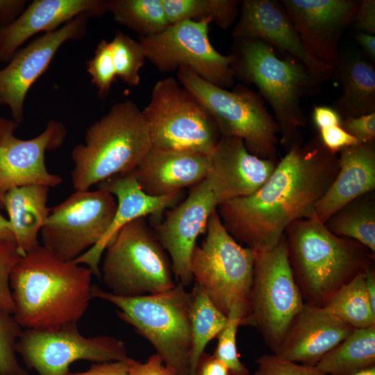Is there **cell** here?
Segmentation results:
<instances>
[{
    "label": "cell",
    "mask_w": 375,
    "mask_h": 375,
    "mask_svg": "<svg viewBox=\"0 0 375 375\" xmlns=\"http://www.w3.org/2000/svg\"><path fill=\"white\" fill-rule=\"evenodd\" d=\"M338 171L337 153L318 135L292 147L255 192L219 204L222 224L240 244L254 251L272 249L294 222L314 216L316 203Z\"/></svg>",
    "instance_id": "6da1fadb"
},
{
    "label": "cell",
    "mask_w": 375,
    "mask_h": 375,
    "mask_svg": "<svg viewBox=\"0 0 375 375\" xmlns=\"http://www.w3.org/2000/svg\"><path fill=\"white\" fill-rule=\"evenodd\" d=\"M92 275L89 267L62 260L39 244L10 273L13 316L26 329L77 325L92 299Z\"/></svg>",
    "instance_id": "7a4b0ae2"
},
{
    "label": "cell",
    "mask_w": 375,
    "mask_h": 375,
    "mask_svg": "<svg viewBox=\"0 0 375 375\" xmlns=\"http://www.w3.org/2000/svg\"><path fill=\"white\" fill-rule=\"evenodd\" d=\"M288 260L306 304L323 307L344 284L374 265L367 247L331 233L315 217L292 223L285 232Z\"/></svg>",
    "instance_id": "3957f363"
},
{
    "label": "cell",
    "mask_w": 375,
    "mask_h": 375,
    "mask_svg": "<svg viewBox=\"0 0 375 375\" xmlns=\"http://www.w3.org/2000/svg\"><path fill=\"white\" fill-rule=\"evenodd\" d=\"M231 55L235 78L256 85L273 110L281 146L288 151L301 145V99L319 94L322 83L300 60L259 40H234Z\"/></svg>",
    "instance_id": "277c9868"
},
{
    "label": "cell",
    "mask_w": 375,
    "mask_h": 375,
    "mask_svg": "<svg viewBox=\"0 0 375 375\" xmlns=\"http://www.w3.org/2000/svg\"><path fill=\"white\" fill-rule=\"evenodd\" d=\"M151 147L142 110L132 101L115 103L72 151L74 189L88 190L112 176L131 174Z\"/></svg>",
    "instance_id": "5b68a950"
},
{
    "label": "cell",
    "mask_w": 375,
    "mask_h": 375,
    "mask_svg": "<svg viewBox=\"0 0 375 375\" xmlns=\"http://www.w3.org/2000/svg\"><path fill=\"white\" fill-rule=\"evenodd\" d=\"M92 296L116 306L117 316L147 340L178 375L190 374L192 294L184 285L176 283L162 293L128 297L93 285Z\"/></svg>",
    "instance_id": "8992f818"
},
{
    "label": "cell",
    "mask_w": 375,
    "mask_h": 375,
    "mask_svg": "<svg viewBox=\"0 0 375 375\" xmlns=\"http://www.w3.org/2000/svg\"><path fill=\"white\" fill-rule=\"evenodd\" d=\"M104 251L101 277L115 295L159 294L176 284L167 253L144 217L122 226Z\"/></svg>",
    "instance_id": "52a82bcc"
},
{
    "label": "cell",
    "mask_w": 375,
    "mask_h": 375,
    "mask_svg": "<svg viewBox=\"0 0 375 375\" xmlns=\"http://www.w3.org/2000/svg\"><path fill=\"white\" fill-rule=\"evenodd\" d=\"M206 233L192 253V278L223 314L228 317L235 310L242 319L249 310L256 253L229 234L217 209L209 217Z\"/></svg>",
    "instance_id": "ba28073f"
},
{
    "label": "cell",
    "mask_w": 375,
    "mask_h": 375,
    "mask_svg": "<svg viewBox=\"0 0 375 375\" xmlns=\"http://www.w3.org/2000/svg\"><path fill=\"white\" fill-rule=\"evenodd\" d=\"M176 72L178 82L204 106L221 136L241 138L251 154L277 160L279 129L258 92L245 86L219 88L188 67Z\"/></svg>",
    "instance_id": "9c48e42d"
},
{
    "label": "cell",
    "mask_w": 375,
    "mask_h": 375,
    "mask_svg": "<svg viewBox=\"0 0 375 375\" xmlns=\"http://www.w3.org/2000/svg\"><path fill=\"white\" fill-rule=\"evenodd\" d=\"M142 112L156 148L208 155L221 137L204 106L174 77L155 83Z\"/></svg>",
    "instance_id": "30bf717a"
},
{
    "label": "cell",
    "mask_w": 375,
    "mask_h": 375,
    "mask_svg": "<svg viewBox=\"0 0 375 375\" xmlns=\"http://www.w3.org/2000/svg\"><path fill=\"white\" fill-rule=\"evenodd\" d=\"M255 253L249 310L240 326L256 328L274 353L305 303L289 262L285 234L272 249Z\"/></svg>",
    "instance_id": "8fae6325"
},
{
    "label": "cell",
    "mask_w": 375,
    "mask_h": 375,
    "mask_svg": "<svg viewBox=\"0 0 375 375\" xmlns=\"http://www.w3.org/2000/svg\"><path fill=\"white\" fill-rule=\"evenodd\" d=\"M210 19L188 20L170 24L163 31L139 37L146 58L160 72L188 67L206 81L222 88L233 85V56L223 55L212 45Z\"/></svg>",
    "instance_id": "7c38bea8"
},
{
    "label": "cell",
    "mask_w": 375,
    "mask_h": 375,
    "mask_svg": "<svg viewBox=\"0 0 375 375\" xmlns=\"http://www.w3.org/2000/svg\"><path fill=\"white\" fill-rule=\"evenodd\" d=\"M117 206L105 190H76L50 209L40 231L42 245L62 260H74L101 242Z\"/></svg>",
    "instance_id": "4fadbf2b"
},
{
    "label": "cell",
    "mask_w": 375,
    "mask_h": 375,
    "mask_svg": "<svg viewBox=\"0 0 375 375\" xmlns=\"http://www.w3.org/2000/svg\"><path fill=\"white\" fill-rule=\"evenodd\" d=\"M16 352L39 375H67L70 365L80 360L104 362L129 358L121 340L108 335L85 337L77 325L57 330L25 329L17 342Z\"/></svg>",
    "instance_id": "5bb4252c"
},
{
    "label": "cell",
    "mask_w": 375,
    "mask_h": 375,
    "mask_svg": "<svg viewBox=\"0 0 375 375\" xmlns=\"http://www.w3.org/2000/svg\"><path fill=\"white\" fill-rule=\"evenodd\" d=\"M19 125L12 119L0 117V209L4 195L12 188L31 185L54 188L62 181L59 175L48 172L44 156L64 143L65 125L49 120L42 133L28 140L15 135Z\"/></svg>",
    "instance_id": "9a60e30c"
},
{
    "label": "cell",
    "mask_w": 375,
    "mask_h": 375,
    "mask_svg": "<svg viewBox=\"0 0 375 375\" xmlns=\"http://www.w3.org/2000/svg\"><path fill=\"white\" fill-rule=\"evenodd\" d=\"M90 17L88 14H81L57 30L44 33L19 49L8 65L0 69V105L10 108L12 119L19 124L24 119V101L29 89L65 42L79 40L86 34Z\"/></svg>",
    "instance_id": "2e32d148"
},
{
    "label": "cell",
    "mask_w": 375,
    "mask_h": 375,
    "mask_svg": "<svg viewBox=\"0 0 375 375\" xmlns=\"http://www.w3.org/2000/svg\"><path fill=\"white\" fill-rule=\"evenodd\" d=\"M218 203L206 179L192 187L188 197L167 210L152 225L159 242L169 255L176 283L185 287L193 281L190 260L198 237L206 231L211 213Z\"/></svg>",
    "instance_id": "e0dca14e"
},
{
    "label": "cell",
    "mask_w": 375,
    "mask_h": 375,
    "mask_svg": "<svg viewBox=\"0 0 375 375\" xmlns=\"http://www.w3.org/2000/svg\"><path fill=\"white\" fill-rule=\"evenodd\" d=\"M310 56L334 69L339 42L353 24L359 0H281Z\"/></svg>",
    "instance_id": "ac0fdd59"
},
{
    "label": "cell",
    "mask_w": 375,
    "mask_h": 375,
    "mask_svg": "<svg viewBox=\"0 0 375 375\" xmlns=\"http://www.w3.org/2000/svg\"><path fill=\"white\" fill-rule=\"evenodd\" d=\"M240 15L232 36L234 40H259L303 63L323 83L334 69L320 63L306 51L300 36L281 1H240Z\"/></svg>",
    "instance_id": "d6986e66"
},
{
    "label": "cell",
    "mask_w": 375,
    "mask_h": 375,
    "mask_svg": "<svg viewBox=\"0 0 375 375\" xmlns=\"http://www.w3.org/2000/svg\"><path fill=\"white\" fill-rule=\"evenodd\" d=\"M210 169L206 179L218 206L258 190L276 168L278 160L251 154L241 138L221 136L208 154Z\"/></svg>",
    "instance_id": "ffe728a7"
},
{
    "label": "cell",
    "mask_w": 375,
    "mask_h": 375,
    "mask_svg": "<svg viewBox=\"0 0 375 375\" xmlns=\"http://www.w3.org/2000/svg\"><path fill=\"white\" fill-rule=\"evenodd\" d=\"M116 198L117 206L112 223L101 242L73 260L85 264L93 275L101 278L99 264L102 254L117 233L125 224L140 217L151 215L153 224L160 222L165 212L175 206L183 196L179 192L168 196L153 197L145 193L131 174L115 176L97 184Z\"/></svg>",
    "instance_id": "44dd1931"
},
{
    "label": "cell",
    "mask_w": 375,
    "mask_h": 375,
    "mask_svg": "<svg viewBox=\"0 0 375 375\" xmlns=\"http://www.w3.org/2000/svg\"><path fill=\"white\" fill-rule=\"evenodd\" d=\"M107 12V0H34L12 23L0 29V61L8 62L40 32L56 31L81 14L100 17Z\"/></svg>",
    "instance_id": "7402d4cb"
},
{
    "label": "cell",
    "mask_w": 375,
    "mask_h": 375,
    "mask_svg": "<svg viewBox=\"0 0 375 375\" xmlns=\"http://www.w3.org/2000/svg\"><path fill=\"white\" fill-rule=\"evenodd\" d=\"M353 329L322 308L305 303L274 353L288 360L315 366Z\"/></svg>",
    "instance_id": "603a6c76"
},
{
    "label": "cell",
    "mask_w": 375,
    "mask_h": 375,
    "mask_svg": "<svg viewBox=\"0 0 375 375\" xmlns=\"http://www.w3.org/2000/svg\"><path fill=\"white\" fill-rule=\"evenodd\" d=\"M209 169L208 155L151 147L132 174L145 193L164 197L201 182Z\"/></svg>",
    "instance_id": "cb8c5ba5"
},
{
    "label": "cell",
    "mask_w": 375,
    "mask_h": 375,
    "mask_svg": "<svg viewBox=\"0 0 375 375\" xmlns=\"http://www.w3.org/2000/svg\"><path fill=\"white\" fill-rule=\"evenodd\" d=\"M338 153V173L314 210L313 217L324 224L347 203L375 191V141L346 147Z\"/></svg>",
    "instance_id": "d4e9b609"
},
{
    "label": "cell",
    "mask_w": 375,
    "mask_h": 375,
    "mask_svg": "<svg viewBox=\"0 0 375 375\" xmlns=\"http://www.w3.org/2000/svg\"><path fill=\"white\" fill-rule=\"evenodd\" d=\"M49 191L46 185H26L10 190L3 198L1 208L8 214L22 256L40 244L38 234L50 212L47 206Z\"/></svg>",
    "instance_id": "484cf974"
},
{
    "label": "cell",
    "mask_w": 375,
    "mask_h": 375,
    "mask_svg": "<svg viewBox=\"0 0 375 375\" xmlns=\"http://www.w3.org/2000/svg\"><path fill=\"white\" fill-rule=\"evenodd\" d=\"M332 77L342 88L333 108L344 119L375 112V69L358 53H340Z\"/></svg>",
    "instance_id": "4316f807"
},
{
    "label": "cell",
    "mask_w": 375,
    "mask_h": 375,
    "mask_svg": "<svg viewBox=\"0 0 375 375\" xmlns=\"http://www.w3.org/2000/svg\"><path fill=\"white\" fill-rule=\"evenodd\" d=\"M375 365V325L354 328L315 365L326 375H349Z\"/></svg>",
    "instance_id": "83f0119b"
},
{
    "label": "cell",
    "mask_w": 375,
    "mask_h": 375,
    "mask_svg": "<svg viewBox=\"0 0 375 375\" xmlns=\"http://www.w3.org/2000/svg\"><path fill=\"white\" fill-rule=\"evenodd\" d=\"M324 225L333 234L356 240L375 253V191L347 203Z\"/></svg>",
    "instance_id": "f1b7e54d"
},
{
    "label": "cell",
    "mask_w": 375,
    "mask_h": 375,
    "mask_svg": "<svg viewBox=\"0 0 375 375\" xmlns=\"http://www.w3.org/2000/svg\"><path fill=\"white\" fill-rule=\"evenodd\" d=\"M190 292L192 347L189 375H195L200 356L208 343L217 338L224 328L228 322V317L214 305L203 289L197 283H194Z\"/></svg>",
    "instance_id": "f546056e"
},
{
    "label": "cell",
    "mask_w": 375,
    "mask_h": 375,
    "mask_svg": "<svg viewBox=\"0 0 375 375\" xmlns=\"http://www.w3.org/2000/svg\"><path fill=\"white\" fill-rule=\"evenodd\" d=\"M365 276L360 274L342 285L321 308L353 328L375 325V311L365 289Z\"/></svg>",
    "instance_id": "4dcf8cb0"
},
{
    "label": "cell",
    "mask_w": 375,
    "mask_h": 375,
    "mask_svg": "<svg viewBox=\"0 0 375 375\" xmlns=\"http://www.w3.org/2000/svg\"><path fill=\"white\" fill-rule=\"evenodd\" d=\"M107 11L140 37L159 33L170 25L161 0H107Z\"/></svg>",
    "instance_id": "1f68e13d"
},
{
    "label": "cell",
    "mask_w": 375,
    "mask_h": 375,
    "mask_svg": "<svg viewBox=\"0 0 375 375\" xmlns=\"http://www.w3.org/2000/svg\"><path fill=\"white\" fill-rule=\"evenodd\" d=\"M169 24L179 22L210 19L226 30L235 21L240 10L238 0H161Z\"/></svg>",
    "instance_id": "d6a6232c"
},
{
    "label": "cell",
    "mask_w": 375,
    "mask_h": 375,
    "mask_svg": "<svg viewBox=\"0 0 375 375\" xmlns=\"http://www.w3.org/2000/svg\"><path fill=\"white\" fill-rule=\"evenodd\" d=\"M110 45L117 76L129 86L138 85L140 71L147 59L140 42L118 30Z\"/></svg>",
    "instance_id": "836d02e7"
},
{
    "label": "cell",
    "mask_w": 375,
    "mask_h": 375,
    "mask_svg": "<svg viewBox=\"0 0 375 375\" xmlns=\"http://www.w3.org/2000/svg\"><path fill=\"white\" fill-rule=\"evenodd\" d=\"M23 330L12 314L0 308V374L28 375L17 358L16 344Z\"/></svg>",
    "instance_id": "e575fe53"
},
{
    "label": "cell",
    "mask_w": 375,
    "mask_h": 375,
    "mask_svg": "<svg viewBox=\"0 0 375 375\" xmlns=\"http://www.w3.org/2000/svg\"><path fill=\"white\" fill-rule=\"evenodd\" d=\"M242 315L232 310L228 315V322L217 336V345L213 356L224 364L230 375H249V371L242 363L237 351L236 334Z\"/></svg>",
    "instance_id": "d590c367"
},
{
    "label": "cell",
    "mask_w": 375,
    "mask_h": 375,
    "mask_svg": "<svg viewBox=\"0 0 375 375\" xmlns=\"http://www.w3.org/2000/svg\"><path fill=\"white\" fill-rule=\"evenodd\" d=\"M87 72L91 77L92 83L101 99H106L111 85L117 77L112 56L110 42L101 40L94 51V56L87 63Z\"/></svg>",
    "instance_id": "8d00e7d4"
},
{
    "label": "cell",
    "mask_w": 375,
    "mask_h": 375,
    "mask_svg": "<svg viewBox=\"0 0 375 375\" xmlns=\"http://www.w3.org/2000/svg\"><path fill=\"white\" fill-rule=\"evenodd\" d=\"M22 257L15 241L0 242V308L12 315L15 307L10 287V276Z\"/></svg>",
    "instance_id": "74e56055"
},
{
    "label": "cell",
    "mask_w": 375,
    "mask_h": 375,
    "mask_svg": "<svg viewBox=\"0 0 375 375\" xmlns=\"http://www.w3.org/2000/svg\"><path fill=\"white\" fill-rule=\"evenodd\" d=\"M258 369L253 375H326L315 366H308L285 359L275 353L256 359Z\"/></svg>",
    "instance_id": "f35d334b"
},
{
    "label": "cell",
    "mask_w": 375,
    "mask_h": 375,
    "mask_svg": "<svg viewBox=\"0 0 375 375\" xmlns=\"http://www.w3.org/2000/svg\"><path fill=\"white\" fill-rule=\"evenodd\" d=\"M340 126L356 140L357 144L375 141V112L344 118Z\"/></svg>",
    "instance_id": "ab89813d"
},
{
    "label": "cell",
    "mask_w": 375,
    "mask_h": 375,
    "mask_svg": "<svg viewBox=\"0 0 375 375\" xmlns=\"http://www.w3.org/2000/svg\"><path fill=\"white\" fill-rule=\"evenodd\" d=\"M128 365V375H178L176 371L166 365L157 353L151 356L145 362L129 358Z\"/></svg>",
    "instance_id": "60d3db41"
},
{
    "label": "cell",
    "mask_w": 375,
    "mask_h": 375,
    "mask_svg": "<svg viewBox=\"0 0 375 375\" xmlns=\"http://www.w3.org/2000/svg\"><path fill=\"white\" fill-rule=\"evenodd\" d=\"M319 131L322 142L332 153H337L344 147L357 144L356 140L340 126H333Z\"/></svg>",
    "instance_id": "b9f144b4"
},
{
    "label": "cell",
    "mask_w": 375,
    "mask_h": 375,
    "mask_svg": "<svg viewBox=\"0 0 375 375\" xmlns=\"http://www.w3.org/2000/svg\"><path fill=\"white\" fill-rule=\"evenodd\" d=\"M353 24L358 32L374 35L375 1L361 0Z\"/></svg>",
    "instance_id": "7bdbcfd3"
},
{
    "label": "cell",
    "mask_w": 375,
    "mask_h": 375,
    "mask_svg": "<svg viewBox=\"0 0 375 375\" xmlns=\"http://www.w3.org/2000/svg\"><path fill=\"white\" fill-rule=\"evenodd\" d=\"M129 358L126 360L94 362L86 371L69 372L67 375H128Z\"/></svg>",
    "instance_id": "ee69618b"
},
{
    "label": "cell",
    "mask_w": 375,
    "mask_h": 375,
    "mask_svg": "<svg viewBox=\"0 0 375 375\" xmlns=\"http://www.w3.org/2000/svg\"><path fill=\"white\" fill-rule=\"evenodd\" d=\"M314 124L319 131L335 126H340L342 118L329 106H315L312 113Z\"/></svg>",
    "instance_id": "f6af8a7d"
},
{
    "label": "cell",
    "mask_w": 375,
    "mask_h": 375,
    "mask_svg": "<svg viewBox=\"0 0 375 375\" xmlns=\"http://www.w3.org/2000/svg\"><path fill=\"white\" fill-rule=\"evenodd\" d=\"M195 375H230L223 362L213 354L205 351L200 356L195 370Z\"/></svg>",
    "instance_id": "bcb514c9"
},
{
    "label": "cell",
    "mask_w": 375,
    "mask_h": 375,
    "mask_svg": "<svg viewBox=\"0 0 375 375\" xmlns=\"http://www.w3.org/2000/svg\"><path fill=\"white\" fill-rule=\"evenodd\" d=\"M27 1L0 0V29L12 23L24 10Z\"/></svg>",
    "instance_id": "7dc6e473"
},
{
    "label": "cell",
    "mask_w": 375,
    "mask_h": 375,
    "mask_svg": "<svg viewBox=\"0 0 375 375\" xmlns=\"http://www.w3.org/2000/svg\"><path fill=\"white\" fill-rule=\"evenodd\" d=\"M355 40L360 45L365 54L374 62L375 60V36L362 32L354 35Z\"/></svg>",
    "instance_id": "c3c4849f"
},
{
    "label": "cell",
    "mask_w": 375,
    "mask_h": 375,
    "mask_svg": "<svg viewBox=\"0 0 375 375\" xmlns=\"http://www.w3.org/2000/svg\"><path fill=\"white\" fill-rule=\"evenodd\" d=\"M365 289L372 309L375 311V269L372 265L365 272Z\"/></svg>",
    "instance_id": "681fc988"
},
{
    "label": "cell",
    "mask_w": 375,
    "mask_h": 375,
    "mask_svg": "<svg viewBox=\"0 0 375 375\" xmlns=\"http://www.w3.org/2000/svg\"><path fill=\"white\" fill-rule=\"evenodd\" d=\"M3 241H15V237L8 219L0 213V242Z\"/></svg>",
    "instance_id": "f907efd6"
},
{
    "label": "cell",
    "mask_w": 375,
    "mask_h": 375,
    "mask_svg": "<svg viewBox=\"0 0 375 375\" xmlns=\"http://www.w3.org/2000/svg\"><path fill=\"white\" fill-rule=\"evenodd\" d=\"M349 375H375V365L362 369Z\"/></svg>",
    "instance_id": "816d5d0a"
},
{
    "label": "cell",
    "mask_w": 375,
    "mask_h": 375,
    "mask_svg": "<svg viewBox=\"0 0 375 375\" xmlns=\"http://www.w3.org/2000/svg\"><path fill=\"white\" fill-rule=\"evenodd\" d=\"M0 375H2L1 374H0Z\"/></svg>",
    "instance_id": "f5cc1de1"
}]
</instances>
